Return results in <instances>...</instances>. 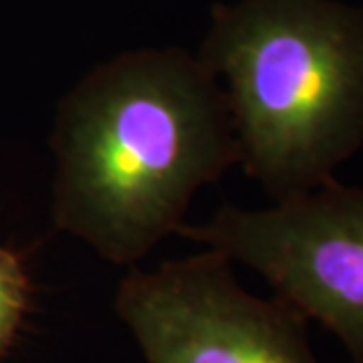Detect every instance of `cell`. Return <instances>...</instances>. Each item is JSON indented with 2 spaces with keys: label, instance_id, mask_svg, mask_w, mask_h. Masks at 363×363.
<instances>
[{
  "label": "cell",
  "instance_id": "4",
  "mask_svg": "<svg viewBox=\"0 0 363 363\" xmlns=\"http://www.w3.org/2000/svg\"><path fill=\"white\" fill-rule=\"evenodd\" d=\"M233 264L204 248L121 277L113 309L145 363H319L309 319L277 295L248 293Z\"/></svg>",
  "mask_w": 363,
  "mask_h": 363
},
{
  "label": "cell",
  "instance_id": "1",
  "mask_svg": "<svg viewBox=\"0 0 363 363\" xmlns=\"http://www.w3.org/2000/svg\"><path fill=\"white\" fill-rule=\"evenodd\" d=\"M49 147L55 230L128 269L238 166L220 81L182 47L131 49L89 69L57 104Z\"/></svg>",
  "mask_w": 363,
  "mask_h": 363
},
{
  "label": "cell",
  "instance_id": "3",
  "mask_svg": "<svg viewBox=\"0 0 363 363\" xmlns=\"http://www.w3.org/2000/svg\"><path fill=\"white\" fill-rule=\"evenodd\" d=\"M176 234L259 272L363 363V186L335 178L260 210L222 204Z\"/></svg>",
  "mask_w": 363,
  "mask_h": 363
},
{
  "label": "cell",
  "instance_id": "2",
  "mask_svg": "<svg viewBox=\"0 0 363 363\" xmlns=\"http://www.w3.org/2000/svg\"><path fill=\"white\" fill-rule=\"evenodd\" d=\"M226 93L238 166L272 202L335 180L363 147V9L216 2L196 52Z\"/></svg>",
  "mask_w": 363,
  "mask_h": 363
},
{
  "label": "cell",
  "instance_id": "5",
  "mask_svg": "<svg viewBox=\"0 0 363 363\" xmlns=\"http://www.w3.org/2000/svg\"><path fill=\"white\" fill-rule=\"evenodd\" d=\"M30 277L23 259L0 247V357L13 347L30 307Z\"/></svg>",
  "mask_w": 363,
  "mask_h": 363
}]
</instances>
